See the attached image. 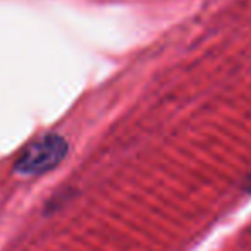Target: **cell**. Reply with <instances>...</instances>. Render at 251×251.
Wrapping results in <instances>:
<instances>
[{
    "label": "cell",
    "mask_w": 251,
    "mask_h": 251,
    "mask_svg": "<svg viewBox=\"0 0 251 251\" xmlns=\"http://www.w3.org/2000/svg\"><path fill=\"white\" fill-rule=\"evenodd\" d=\"M69 151L66 138L49 133L36 138L19 153L14 162V172L19 176H42L53 171Z\"/></svg>",
    "instance_id": "6da1fadb"
}]
</instances>
